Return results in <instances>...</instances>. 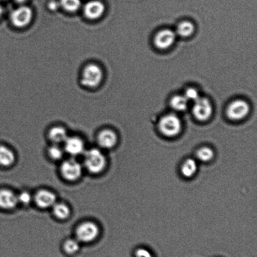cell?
<instances>
[{
	"label": "cell",
	"instance_id": "cell-1",
	"mask_svg": "<svg viewBox=\"0 0 257 257\" xmlns=\"http://www.w3.org/2000/svg\"><path fill=\"white\" fill-rule=\"evenodd\" d=\"M84 167L89 173L97 175L105 169L107 164L105 156L101 150L93 148L84 153Z\"/></svg>",
	"mask_w": 257,
	"mask_h": 257
},
{
	"label": "cell",
	"instance_id": "cell-2",
	"mask_svg": "<svg viewBox=\"0 0 257 257\" xmlns=\"http://www.w3.org/2000/svg\"><path fill=\"white\" fill-rule=\"evenodd\" d=\"M182 124L178 117L175 114L164 116L159 122V129L163 135L167 137H174L181 132Z\"/></svg>",
	"mask_w": 257,
	"mask_h": 257
},
{
	"label": "cell",
	"instance_id": "cell-3",
	"mask_svg": "<svg viewBox=\"0 0 257 257\" xmlns=\"http://www.w3.org/2000/svg\"><path fill=\"white\" fill-rule=\"evenodd\" d=\"M100 233V229L96 223L92 221H85L77 228V240L80 243H89L96 240Z\"/></svg>",
	"mask_w": 257,
	"mask_h": 257
},
{
	"label": "cell",
	"instance_id": "cell-4",
	"mask_svg": "<svg viewBox=\"0 0 257 257\" xmlns=\"http://www.w3.org/2000/svg\"><path fill=\"white\" fill-rule=\"evenodd\" d=\"M60 173L65 180L75 181L82 175V166L74 158H70L62 162Z\"/></svg>",
	"mask_w": 257,
	"mask_h": 257
},
{
	"label": "cell",
	"instance_id": "cell-5",
	"mask_svg": "<svg viewBox=\"0 0 257 257\" xmlns=\"http://www.w3.org/2000/svg\"><path fill=\"white\" fill-rule=\"evenodd\" d=\"M102 78L101 69L97 65L90 64L83 71L81 82L85 87H96L101 82Z\"/></svg>",
	"mask_w": 257,
	"mask_h": 257
},
{
	"label": "cell",
	"instance_id": "cell-6",
	"mask_svg": "<svg viewBox=\"0 0 257 257\" xmlns=\"http://www.w3.org/2000/svg\"><path fill=\"white\" fill-rule=\"evenodd\" d=\"M212 113V105L207 98L200 97L194 102L193 113L198 120L201 122L208 120Z\"/></svg>",
	"mask_w": 257,
	"mask_h": 257
},
{
	"label": "cell",
	"instance_id": "cell-7",
	"mask_svg": "<svg viewBox=\"0 0 257 257\" xmlns=\"http://www.w3.org/2000/svg\"><path fill=\"white\" fill-rule=\"evenodd\" d=\"M250 112V106L245 101L238 100L234 101L228 106L227 116L230 120L239 121L245 118Z\"/></svg>",
	"mask_w": 257,
	"mask_h": 257
},
{
	"label": "cell",
	"instance_id": "cell-8",
	"mask_svg": "<svg viewBox=\"0 0 257 257\" xmlns=\"http://www.w3.org/2000/svg\"><path fill=\"white\" fill-rule=\"evenodd\" d=\"M32 12L30 8L21 7L12 12L11 21L12 24L17 27L27 26L31 21Z\"/></svg>",
	"mask_w": 257,
	"mask_h": 257
},
{
	"label": "cell",
	"instance_id": "cell-9",
	"mask_svg": "<svg viewBox=\"0 0 257 257\" xmlns=\"http://www.w3.org/2000/svg\"><path fill=\"white\" fill-rule=\"evenodd\" d=\"M64 143L65 152L72 157H77L85 152L84 141L79 137H68Z\"/></svg>",
	"mask_w": 257,
	"mask_h": 257
},
{
	"label": "cell",
	"instance_id": "cell-10",
	"mask_svg": "<svg viewBox=\"0 0 257 257\" xmlns=\"http://www.w3.org/2000/svg\"><path fill=\"white\" fill-rule=\"evenodd\" d=\"M176 40V34L170 29L161 30L155 37V44L156 47L161 50L170 48Z\"/></svg>",
	"mask_w": 257,
	"mask_h": 257
},
{
	"label": "cell",
	"instance_id": "cell-11",
	"mask_svg": "<svg viewBox=\"0 0 257 257\" xmlns=\"http://www.w3.org/2000/svg\"><path fill=\"white\" fill-rule=\"evenodd\" d=\"M34 199L36 205L42 209L52 208L57 203L56 195L49 190H42L38 191Z\"/></svg>",
	"mask_w": 257,
	"mask_h": 257
},
{
	"label": "cell",
	"instance_id": "cell-12",
	"mask_svg": "<svg viewBox=\"0 0 257 257\" xmlns=\"http://www.w3.org/2000/svg\"><path fill=\"white\" fill-rule=\"evenodd\" d=\"M117 142V136L114 131L102 130L97 136L98 144L104 149H110L116 145Z\"/></svg>",
	"mask_w": 257,
	"mask_h": 257
},
{
	"label": "cell",
	"instance_id": "cell-13",
	"mask_svg": "<svg viewBox=\"0 0 257 257\" xmlns=\"http://www.w3.org/2000/svg\"><path fill=\"white\" fill-rule=\"evenodd\" d=\"M17 195L10 190H0V208L4 210H11L17 206Z\"/></svg>",
	"mask_w": 257,
	"mask_h": 257
},
{
	"label": "cell",
	"instance_id": "cell-14",
	"mask_svg": "<svg viewBox=\"0 0 257 257\" xmlns=\"http://www.w3.org/2000/svg\"><path fill=\"white\" fill-rule=\"evenodd\" d=\"M105 7L102 3L94 0L85 4L84 9L85 17L88 19L95 20L102 16L104 12Z\"/></svg>",
	"mask_w": 257,
	"mask_h": 257
},
{
	"label": "cell",
	"instance_id": "cell-15",
	"mask_svg": "<svg viewBox=\"0 0 257 257\" xmlns=\"http://www.w3.org/2000/svg\"><path fill=\"white\" fill-rule=\"evenodd\" d=\"M16 156L14 151L7 146L0 145V165L8 167L15 162Z\"/></svg>",
	"mask_w": 257,
	"mask_h": 257
},
{
	"label": "cell",
	"instance_id": "cell-16",
	"mask_svg": "<svg viewBox=\"0 0 257 257\" xmlns=\"http://www.w3.org/2000/svg\"><path fill=\"white\" fill-rule=\"evenodd\" d=\"M68 137L69 136L67 135L66 130L61 127H53L49 132L50 140L54 144L59 145L60 143H64Z\"/></svg>",
	"mask_w": 257,
	"mask_h": 257
},
{
	"label": "cell",
	"instance_id": "cell-17",
	"mask_svg": "<svg viewBox=\"0 0 257 257\" xmlns=\"http://www.w3.org/2000/svg\"><path fill=\"white\" fill-rule=\"evenodd\" d=\"M53 213L59 220H66L70 215V209L64 203H56L52 206Z\"/></svg>",
	"mask_w": 257,
	"mask_h": 257
},
{
	"label": "cell",
	"instance_id": "cell-18",
	"mask_svg": "<svg viewBox=\"0 0 257 257\" xmlns=\"http://www.w3.org/2000/svg\"><path fill=\"white\" fill-rule=\"evenodd\" d=\"M198 169L197 163L192 158H188L181 167V174L184 177L190 178L195 175Z\"/></svg>",
	"mask_w": 257,
	"mask_h": 257
},
{
	"label": "cell",
	"instance_id": "cell-19",
	"mask_svg": "<svg viewBox=\"0 0 257 257\" xmlns=\"http://www.w3.org/2000/svg\"><path fill=\"white\" fill-rule=\"evenodd\" d=\"M189 101L185 96L178 95L170 101V105L173 110L177 112H184L187 109Z\"/></svg>",
	"mask_w": 257,
	"mask_h": 257
},
{
	"label": "cell",
	"instance_id": "cell-20",
	"mask_svg": "<svg viewBox=\"0 0 257 257\" xmlns=\"http://www.w3.org/2000/svg\"><path fill=\"white\" fill-rule=\"evenodd\" d=\"M195 30V27L192 23L184 21L178 25L176 32L181 37H187L190 36Z\"/></svg>",
	"mask_w": 257,
	"mask_h": 257
},
{
	"label": "cell",
	"instance_id": "cell-21",
	"mask_svg": "<svg viewBox=\"0 0 257 257\" xmlns=\"http://www.w3.org/2000/svg\"><path fill=\"white\" fill-rule=\"evenodd\" d=\"M64 250L68 254L73 255L78 252L80 248V242L77 239H69L64 243Z\"/></svg>",
	"mask_w": 257,
	"mask_h": 257
},
{
	"label": "cell",
	"instance_id": "cell-22",
	"mask_svg": "<svg viewBox=\"0 0 257 257\" xmlns=\"http://www.w3.org/2000/svg\"><path fill=\"white\" fill-rule=\"evenodd\" d=\"M213 156V151L210 148L206 147L200 148L196 153V157L203 162H209L212 159Z\"/></svg>",
	"mask_w": 257,
	"mask_h": 257
},
{
	"label": "cell",
	"instance_id": "cell-23",
	"mask_svg": "<svg viewBox=\"0 0 257 257\" xmlns=\"http://www.w3.org/2000/svg\"><path fill=\"white\" fill-rule=\"evenodd\" d=\"M60 4L67 11L74 12L79 9L81 3L80 0H60Z\"/></svg>",
	"mask_w": 257,
	"mask_h": 257
},
{
	"label": "cell",
	"instance_id": "cell-24",
	"mask_svg": "<svg viewBox=\"0 0 257 257\" xmlns=\"http://www.w3.org/2000/svg\"><path fill=\"white\" fill-rule=\"evenodd\" d=\"M64 148H62L58 144L51 146L48 150V153H49L50 157L55 160L61 159L64 157Z\"/></svg>",
	"mask_w": 257,
	"mask_h": 257
},
{
	"label": "cell",
	"instance_id": "cell-25",
	"mask_svg": "<svg viewBox=\"0 0 257 257\" xmlns=\"http://www.w3.org/2000/svg\"><path fill=\"white\" fill-rule=\"evenodd\" d=\"M17 198L18 202L25 206L30 205L33 199L31 194L27 191H23L22 192H20L19 195H17Z\"/></svg>",
	"mask_w": 257,
	"mask_h": 257
},
{
	"label": "cell",
	"instance_id": "cell-26",
	"mask_svg": "<svg viewBox=\"0 0 257 257\" xmlns=\"http://www.w3.org/2000/svg\"><path fill=\"white\" fill-rule=\"evenodd\" d=\"M184 96L188 101H193V102H195L199 98H200L198 91L195 89V88H188V90H186Z\"/></svg>",
	"mask_w": 257,
	"mask_h": 257
},
{
	"label": "cell",
	"instance_id": "cell-27",
	"mask_svg": "<svg viewBox=\"0 0 257 257\" xmlns=\"http://www.w3.org/2000/svg\"><path fill=\"white\" fill-rule=\"evenodd\" d=\"M135 257H153L152 253L145 248H138L135 252Z\"/></svg>",
	"mask_w": 257,
	"mask_h": 257
},
{
	"label": "cell",
	"instance_id": "cell-28",
	"mask_svg": "<svg viewBox=\"0 0 257 257\" xmlns=\"http://www.w3.org/2000/svg\"><path fill=\"white\" fill-rule=\"evenodd\" d=\"M60 6V3L56 1H52L49 3V8L52 11H57Z\"/></svg>",
	"mask_w": 257,
	"mask_h": 257
},
{
	"label": "cell",
	"instance_id": "cell-29",
	"mask_svg": "<svg viewBox=\"0 0 257 257\" xmlns=\"http://www.w3.org/2000/svg\"><path fill=\"white\" fill-rule=\"evenodd\" d=\"M15 1L18 3H20V4H22V3L25 2L26 0H15Z\"/></svg>",
	"mask_w": 257,
	"mask_h": 257
},
{
	"label": "cell",
	"instance_id": "cell-30",
	"mask_svg": "<svg viewBox=\"0 0 257 257\" xmlns=\"http://www.w3.org/2000/svg\"><path fill=\"white\" fill-rule=\"evenodd\" d=\"M3 12V9L1 5H0V17H1Z\"/></svg>",
	"mask_w": 257,
	"mask_h": 257
},
{
	"label": "cell",
	"instance_id": "cell-31",
	"mask_svg": "<svg viewBox=\"0 0 257 257\" xmlns=\"http://www.w3.org/2000/svg\"><path fill=\"white\" fill-rule=\"evenodd\" d=\"M0 1H5V0H0Z\"/></svg>",
	"mask_w": 257,
	"mask_h": 257
}]
</instances>
